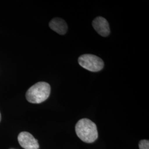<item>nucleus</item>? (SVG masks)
I'll use <instances>...</instances> for the list:
<instances>
[{
    "instance_id": "f257e3e1",
    "label": "nucleus",
    "mask_w": 149,
    "mask_h": 149,
    "mask_svg": "<svg viewBox=\"0 0 149 149\" xmlns=\"http://www.w3.org/2000/svg\"><path fill=\"white\" fill-rule=\"evenodd\" d=\"M75 132L77 136L86 143L95 142L98 136L96 124L87 118L78 121L75 126Z\"/></svg>"
},
{
    "instance_id": "f03ea898",
    "label": "nucleus",
    "mask_w": 149,
    "mask_h": 149,
    "mask_svg": "<svg viewBox=\"0 0 149 149\" xmlns=\"http://www.w3.org/2000/svg\"><path fill=\"white\" fill-rule=\"evenodd\" d=\"M50 85L45 82H39L27 91L26 97L29 102L39 104L46 101L50 94Z\"/></svg>"
},
{
    "instance_id": "7ed1b4c3",
    "label": "nucleus",
    "mask_w": 149,
    "mask_h": 149,
    "mask_svg": "<svg viewBox=\"0 0 149 149\" xmlns=\"http://www.w3.org/2000/svg\"><path fill=\"white\" fill-rule=\"evenodd\" d=\"M78 62L81 67L91 72L100 71L104 67L103 61L100 58L92 54L81 55Z\"/></svg>"
},
{
    "instance_id": "20e7f679",
    "label": "nucleus",
    "mask_w": 149,
    "mask_h": 149,
    "mask_svg": "<svg viewBox=\"0 0 149 149\" xmlns=\"http://www.w3.org/2000/svg\"><path fill=\"white\" fill-rule=\"evenodd\" d=\"M18 140L23 149H38L39 148L37 140L31 134L27 132H23L19 134Z\"/></svg>"
},
{
    "instance_id": "39448f33",
    "label": "nucleus",
    "mask_w": 149,
    "mask_h": 149,
    "mask_svg": "<svg viewBox=\"0 0 149 149\" xmlns=\"http://www.w3.org/2000/svg\"><path fill=\"white\" fill-rule=\"evenodd\" d=\"M92 26L100 35L106 37L110 33V28L108 21L102 17H98L92 22Z\"/></svg>"
},
{
    "instance_id": "423d86ee",
    "label": "nucleus",
    "mask_w": 149,
    "mask_h": 149,
    "mask_svg": "<svg viewBox=\"0 0 149 149\" xmlns=\"http://www.w3.org/2000/svg\"><path fill=\"white\" fill-rule=\"evenodd\" d=\"M50 28L60 35L66 34L68 31V25L64 19L60 18H55L49 23Z\"/></svg>"
},
{
    "instance_id": "0eeeda50",
    "label": "nucleus",
    "mask_w": 149,
    "mask_h": 149,
    "mask_svg": "<svg viewBox=\"0 0 149 149\" xmlns=\"http://www.w3.org/2000/svg\"><path fill=\"white\" fill-rule=\"evenodd\" d=\"M140 149H149V141L147 140H142L139 144Z\"/></svg>"
},
{
    "instance_id": "6e6552de",
    "label": "nucleus",
    "mask_w": 149,
    "mask_h": 149,
    "mask_svg": "<svg viewBox=\"0 0 149 149\" xmlns=\"http://www.w3.org/2000/svg\"><path fill=\"white\" fill-rule=\"evenodd\" d=\"M1 113H0V121H1Z\"/></svg>"
}]
</instances>
